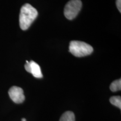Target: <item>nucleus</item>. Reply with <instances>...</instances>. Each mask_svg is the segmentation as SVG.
Here are the masks:
<instances>
[{"instance_id": "f257e3e1", "label": "nucleus", "mask_w": 121, "mask_h": 121, "mask_svg": "<svg viewBox=\"0 0 121 121\" xmlns=\"http://www.w3.org/2000/svg\"><path fill=\"white\" fill-rule=\"evenodd\" d=\"M38 13L31 4H26L22 6L19 16L20 27L22 30H26L37 17Z\"/></svg>"}, {"instance_id": "f03ea898", "label": "nucleus", "mask_w": 121, "mask_h": 121, "mask_svg": "<svg viewBox=\"0 0 121 121\" xmlns=\"http://www.w3.org/2000/svg\"><path fill=\"white\" fill-rule=\"evenodd\" d=\"M69 51L75 57H82L91 54L93 48L85 42L73 40L69 43Z\"/></svg>"}, {"instance_id": "7ed1b4c3", "label": "nucleus", "mask_w": 121, "mask_h": 121, "mask_svg": "<svg viewBox=\"0 0 121 121\" xmlns=\"http://www.w3.org/2000/svg\"><path fill=\"white\" fill-rule=\"evenodd\" d=\"M82 7L81 0H70L65 6L64 15L69 20H72L76 17Z\"/></svg>"}, {"instance_id": "20e7f679", "label": "nucleus", "mask_w": 121, "mask_h": 121, "mask_svg": "<svg viewBox=\"0 0 121 121\" xmlns=\"http://www.w3.org/2000/svg\"><path fill=\"white\" fill-rule=\"evenodd\" d=\"M9 95L12 100L15 103H22L25 100L24 91L21 87L13 86L9 89Z\"/></svg>"}, {"instance_id": "39448f33", "label": "nucleus", "mask_w": 121, "mask_h": 121, "mask_svg": "<svg viewBox=\"0 0 121 121\" xmlns=\"http://www.w3.org/2000/svg\"><path fill=\"white\" fill-rule=\"evenodd\" d=\"M29 63L30 66V73L32 74L33 76L36 78H43V75H42L41 69L39 65L33 60L29 62Z\"/></svg>"}, {"instance_id": "423d86ee", "label": "nucleus", "mask_w": 121, "mask_h": 121, "mask_svg": "<svg viewBox=\"0 0 121 121\" xmlns=\"http://www.w3.org/2000/svg\"><path fill=\"white\" fill-rule=\"evenodd\" d=\"M60 121H75L74 113L71 111H67L62 115Z\"/></svg>"}, {"instance_id": "0eeeda50", "label": "nucleus", "mask_w": 121, "mask_h": 121, "mask_svg": "<svg viewBox=\"0 0 121 121\" xmlns=\"http://www.w3.org/2000/svg\"><path fill=\"white\" fill-rule=\"evenodd\" d=\"M110 89L112 91L116 92L121 90V80L118 79L115 80L112 83L110 86Z\"/></svg>"}, {"instance_id": "6e6552de", "label": "nucleus", "mask_w": 121, "mask_h": 121, "mask_svg": "<svg viewBox=\"0 0 121 121\" xmlns=\"http://www.w3.org/2000/svg\"><path fill=\"white\" fill-rule=\"evenodd\" d=\"M110 102L113 105L121 109V98L120 96H114L110 98Z\"/></svg>"}, {"instance_id": "1a4fd4ad", "label": "nucleus", "mask_w": 121, "mask_h": 121, "mask_svg": "<svg viewBox=\"0 0 121 121\" xmlns=\"http://www.w3.org/2000/svg\"><path fill=\"white\" fill-rule=\"evenodd\" d=\"M116 5H117L118 10L121 12V0H116Z\"/></svg>"}, {"instance_id": "9d476101", "label": "nucleus", "mask_w": 121, "mask_h": 121, "mask_svg": "<svg viewBox=\"0 0 121 121\" xmlns=\"http://www.w3.org/2000/svg\"><path fill=\"white\" fill-rule=\"evenodd\" d=\"M24 67H25V69H26V71L28 72H29V73H30V66L29 62L28 61V60H26V63L25 65V66H24Z\"/></svg>"}, {"instance_id": "9b49d317", "label": "nucleus", "mask_w": 121, "mask_h": 121, "mask_svg": "<svg viewBox=\"0 0 121 121\" xmlns=\"http://www.w3.org/2000/svg\"><path fill=\"white\" fill-rule=\"evenodd\" d=\"M22 121H26V119H25V118H22Z\"/></svg>"}]
</instances>
